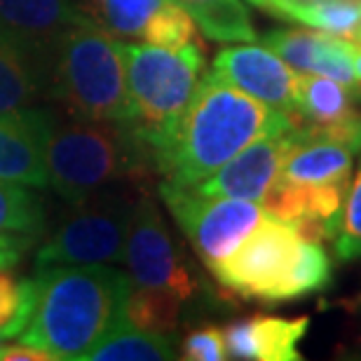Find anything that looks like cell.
Returning a JSON list of instances; mask_svg holds the SVG:
<instances>
[{
  "label": "cell",
  "mask_w": 361,
  "mask_h": 361,
  "mask_svg": "<svg viewBox=\"0 0 361 361\" xmlns=\"http://www.w3.org/2000/svg\"><path fill=\"white\" fill-rule=\"evenodd\" d=\"M291 125L288 113L261 104L209 71L169 139L155 153L153 167L164 183L195 185L249 143Z\"/></svg>",
  "instance_id": "cell-1"
},
{
  "label": "cell",
  "mask_w": 361,
  "mask_h": 361,
  "mask_svg": "<svg viewBox=\"0 0 361 361\" xmlns=\"http://www.w3.org/2000/svg\"><path fill=\"white\" fill-rule=\"evenodd\" d=\"M38 298L28 326L19 334L59 359H87L90 352L125 324L132 279L101 263L52 265L35 274Z\"/></svg>",
  "instance_id": "cell-2"
},
{
  "label": "cell",
  "mask_w": 361,
  "mask_h": 361,
  "mask_svg": "<svg viewBox=\"0 0 361 361\" xmlns=\"http://www.w3.org/2000/svg\"><path fill=\"white\" fill-rule=\"evenodd\" d=\"M122 52L129 94V120L122 125L153 162L204 75V42L195 40L180 49L122 42Z\"/></svg>",
  "instance_id": "cell-3"
},
{
  "label": "cell",
  "mask_w": 361,
  "mask_h": 361,
  "mask_svg": "<svg viewBox=\"0 0 361 361\" xmlns=\"http://www.w3.org/2000/svg\"><path fill=\"white\" fill-rule=\"evenodd\" d=\"M49 97L78 120H129L127 71L122 42L92 19L73 26L49 56Z\"/></svg>",
  "instance_id": "cell-4"
},
{
  "label": "cell",
  "mask_w": 361,
  "mask_h": 361,
  "mask_svg": "<svg viewBox=\"0 0 361 361\" xmlns=\"http://www.w3.org/2000/svg\"><path fill=\"white\" fill-rule=\"evenodd\" d=\"M153 162L146 148L118 122L73 120L52 129L47 141V174L54 192L82 202L122 178H146Z\"/></svg>",
  "instance_id": "cell-5"
},
{
  "label": "cell",
  "mask_w": 361,
  "mask_h": 361,
  "mask_svg": "<svg viewBox=\"0 0 361 361\" xmlns=\"http://www.w3.org/2000/svg\"><path fill=\"white\" fill-rule=\"evenodd\" d=\"M71 207L35 254V268L125 261L134 202L122 195L97 192Z\"/></svg>",
  "instance_id": "cell-6"
},
{
  "label": "cell",
  "mask_w": 361,
  "mask_h": 361,
  "mask_svg": "<svg viewBox=\"0 0 361 361\" xmlns=\"http://www.w3.org/2000/svg\"><path fill=\"white\" fill-rule=\"evenodd\" d=\"M160 195L209 270L233 254L263 219V209L251 200L204 197L190 185H171L164 180Z\"/></svg>",
  "instance_id": "cell-7"
},
{
  "label": "cell",
  "mask_w": 361,
  "mask_h": 361,
  "mask_svg": "<svg viewBox=\"0 0 361 361\" xmlns=\"http://www.w3.org/2000/svg\"><path fill=\"white\" fill-rule=\"evenodd\" d=\"M300 237L291 223L265 216L240 247L212 270L228 291L247 300L277 302L279 288L295 261Z\"/></svg>",
  "instance_id": "cell-8"
},
{
  "label": "cell",
  "mask_w": 361,
  "mask_h": 361,
  "mask_svg": "<svg viewBox=\"0 0 361 361\" xmlns=\"http://www.w3.org/2000/svg\"><path fill=\"white\" fill-rule=\"evenodd\" d=\"M125 261L134 286L169 291L180 302L190 300L197 291V279L171 240L160 209L148 195H141L132 207Z\"/></svg>",
  "instance_id": "cell-9"
},
{
  "label": "cell",
  "mask_w": 361,
  "mask_h": 361,
  "mask_svg": "<svg viewBox=\"0 0 361 361\" xmlns=\"http://www.w3.org/2000/svg\"><path fill=\"white\" fill-rule=\"evenodd\" d=\"M293 120V118H291ZM298 141V127L277 129L249 143L233 160H228L214 174L190 185L197 195L204 197H235L261 202L268 188L279 176L281 162L293 143Z\"/></svg>",
  "instance_id": "cell-10"
},
{
  "label": "cell",
  "mask_w": 361,
  "mask_h": 361,
  "mask_svg": "<svg viewBox=\"0 0 361 361\" xmlns=\"http://www.w3.org/2000/svg\"><path fill=\"white\" fill-rule=\"evenodd\" d=\"M214 75L261 104L281 113H293L298 75L270 47L233 45L214 56Z\"/></svg>",
  "instance_id": "cell-11"
},
{
  "label": "cell",
  "mask_w": 361,
  "mask_h": 361,
  "mask_svg": "<svg viewBox=\"0 0 361 361\" xmlns=\"http://www.w3.org/2000/svg\"><path fill=\"white\" fill-rule=\"evenodd\" d=\"M87 19L71 0H0V38L47 63L63 35Z\"/></svg>",
  "instance_id": "cell-12"
},
{
  "label": "cell",
  "mask_w": 361,
  "mask_h": 361,
  "mask_svg": "<svg viewBox=\"0 0 361 361\" xmlns=\"http://www.w3.org/2000/svg\"><path fill=\"white\" fill-rule=\"evenodd\" d=\"M54 115L45 108H24L0 115V180L31 188L49 185L47 141Z\"/></svg>",
  "instance_id": "cell-13"
},
{
  "label": "cell",
  "mask_w": 361,
  "mask_h": 361,
  "mask_svg": "<svg viewBox=\"0 0 361 361\" xmlns=\"http://www.w3.org/2000/svg\"><path fill=\"white\" fill-rule=\"evenodd\" d=\"M263 45L270 47L293 71L319 73L348 87L361 90V80L352 66L350 40L305 28H272L263 35Z\"/></svg>",
  "instance_id": "cell-14"
},
{
  "label": "cell",
  "mask_w": 361,
  "mask_h": 361,
  "mask_svg": "<svg viewBox=\"0 0 361 361\" xmlns=\"http://www.w3.org/2000/svg\"><path fill=\"white\" fill-rule=\"evenodd\" d=\"M310 326L307 317L284 319L272 314H254L223 329L228 359L249 361H298V345Z\"/></svg>",
  "instance_id": "cell-15"
},
{
  "label": "cell",
  "mask_w": 361,
  "mask_h": 361,
  "mask_svg": "<svg viewBox=\"0 0 361 361\" xmlns=\"http://www.w3.org/2000/svg\"><path fill=\"white\" fill-rule=\"evenodd\" d=\"M361 90L326 75H298L295 80V106L288 113L307 134H329L361 111Z\"/></svg>",
  "instance_id": "cell-16"
},
{
  "label": "cell",
  "mask_w": 361,
  "mask_h": 361,
  "mask_svg": "<svg viewBox=\"0 0 361 361\" xmlns=\"http://www.w3.org/2000/svg\"><path fill=\"white\" fill-rule=\"evenodd\" d=\"M355 150L322 134H307L298 127V141L281 162L279 176L293 183H350Z\"/></svg>",
  "instance_id": "cell-17"
},
{
  "label": "cell",
  "mask_w": 361,
  "mask_h": 361,
  "mask_svg": "<svg viewBox=\"0 0 361 361\" xmlns=\"http://www.w3.org/2000/svg\"><path fill=\"white\" fill-rule=\"evenodd\" d=\"M49 94V63L0 38V115L33 108Z\"/></svg>",
  "instance_id": "cell-18"
},
{
  "label": "cell",
  "mask_w": 361,
  "mask_h": 361,
  "mask_svg": "<svg viewBox=\"0 0 361 361\" xmlns=\"http://www.w3.org/2000/svg\"><path fill=\"white\" fill-rule=\"evenodd\" d=\"M176 357L174 334H153L125 322L90 352L87 361H169Z\"/></svg>",
  "instance_id": "cell-19"
},
{
  "label": "cell",
  "mask_w": 361,
  "mask_h": 361,
  "mask_svg": "<svg viewBox=\"0 0 361 361\" xmlns=\"http://www.w3.org/2000/svg\"><path fill=\"white\" fill-rule=\"evenodd\" d=\"M195 19L200 31L219 42H251L256 28L242 0H176Z\"/></svg>",
  "instance_id": "cell-20"
},
{
  "label": "cell",
  "mask_w": 361,
  "mask_h": 361,
  "mask_svg": "<svg viewBox=\"0 0 361 361\" xmlns=\"http://www.w3.org/2000/svg\"><path fill=\"white\" fill-rule=\"evenodd\" d=\"M164 0H80V10L106 33L141 38L143 26Z\"/></svg>",
  "instance_id": "cell-21"
},
{
  "label": "cell",
  "mask_w": 361,
  "mask_h": 361,
  "mask_svg": "<svg viewBox=\"0 0 361 361\" xmlns=\"http://www.w3.org/2000/svg\"><path fill=\"white\" fill-rule=\"evenodd\" d=\"M331 279H334V268H331V258L326 256V251L317 242L302 240L291 270H288L284 284L279 288L277 302L322 293L331 284Z\"/></svg>",
  "instance_id": "cell-22"
},
{
  "label": "cell",
  "mask_w": 361,
  "mask_h": 361,
  "mask_svg": "<svg viewBox=\"0 0 361 361\" xmlns=\"http://www.w3.org/2000/svg\"><path fill=\"white\" fill-rule=\"evenodd\" d=\"M180 314V300L160 288H129L125 302V319L136 329L153 334H174Z\"/></svg>",
  "instance_id": "cell-23"
},
{
  "label": "cell",
  "mask_w": 361,
  "mask_h": 361,
  "mask_svg": "<svg viewBox=\"0 0 361 361\" xmlns=\"http://www.w3.org/2000/svg\"><path fill=\"white\" fill-rule=\"evenodd\" d=\"M45 230V202L31 185L0 180V233L40 235Z\"/></svg>",
  "instance_id": "cell-24"
},
{
  "label": "cell",
  "mask_w": 361,
  "mask_h": 361,
  "mask_svg": "<svg viewBox=\"0 0 361 361\" xmlns=\"http://www.w3.org/2000/svg\"><path fill=\"white\" fill-rule=\"evenodd\" d=\"M291 21H300L322 33L357 42L361 31V0H317L293 12Z\"/></svg>",
  "instance_id": "cell-25"
},
{
  "label": "cell",
  "mask_w": 361,
  "mask_h": 361,
  "mask_svg": "<svg viewBox=\"0 0 361 361\" xmlns=\"http://www.w3.org/2000/svg\"><path fill=\"white\" fill-rule=\"evenodd\" d=\"M195 19L176 0H164L157 10L150 14V19L143 26L141 38H146L148 45L164 49H180L190 42L200 40Z\"/></svg>",
  "instance_id": "cell-26"
},
{
  "label": "cell",
  "mask_w": 361,
  "mask_h": 361,
  "mask_svg": "<svg viewBox=\"0 0 361 361\" xmlns=\"http://www.w3.org/2000/svg\"><path fill=\"white\" fill-rule=\"evenodd\" d=\"M35 298H38L35 277L17 281L7 270H0V336L19 338L31 322Z\"/></svg>",
  "instance_id": "cell-27"
},
{
  "label": "cell",
  "mask_w": 361,
  "mask_h": 361,
  "mask_svg": "<svg viewBox=\"0 0 361 361\" xmlns=\"http://www.w3.org/2000/svg\"><path fill=\"white\" fill-rule=\"evenodd\" d=\"M331 242L336 244V254L341 261L350 263L361 258V164L355 180L345 192L341 216L336 223V235Z\"/></svg>",
  "instance_id": "cell-28"
},
{
  "label": "cell",
  "mask_w": 361,
  "mask_h": 361,
  "mask_svg": "<svg viewBox=\"0 0 361 361\" xmlns=\"http://www.w3.org/2000/svg\"><path fill=\"white\" fill-rule=\"evenodd\" d=\"M180 359L188 361H223L228 359L223 329L219 326H202L190 331L180 343Z\"/></svg>",
  "instance_id": "cell-29"
},
{
  "label": "cell",
  "mask_w": 361,
  "mask_h": 361,
  "mask_svg": "<svg viewBox=\"0 0 361 361\" xmlns=\"http://www.w3.org/2000/svg\"><path fill=\"white\" fill-rule=\"evenodd\" d=\"M38 235L28 233H0V270L14 268L28 254L33 240Z\"/></svg>",
  "instance_id": "cell-30"
},
{
  "label": "cell",
  "mask_w": 361,
  "mask_h": 361,
  "mask_svg": "<svg viewBox=\"0 0 361 361\" xmlns=\"http://www.w3.org/2000/svg\"><path fill=\"white\" fill-rule=\"evenodd\" d=\"M0 361H54L49 352L33 348V345H3Z\"/></svg>",
  "instance_id": "cell-31"
},
{
  "label": "cell",
  "mask_w": 361,
  "mask_h": 361,
  "mask_svg": "<svg viewBox=\"0 0 361 361\" xmlns=\"http://www.w3.org/2000/svg\"><path fill=\"white\" fill-rule=\"evenodd\" d=\"M312 3H317V0H277V3H274V10H272V17L291 21L293 12H298L300 7H307Z\"/></svg>",
  "instance_id": "cell-32"
},
{
  "label": "cell",
  "mask_w": 361,
  "mask_h": 361,
  "mask_svg": "<svg viewBox=\"0 0 361 361\" xmlns=\"http://www.w3.org/2000/svg\"><path fill=\"white\" fill-rule=\"evenodd\" d=\"M350 56H352V66H355V73L361 80V45H359V42H350Z\"/></svg>",
  "instance_id": "cell-33"
},
{
  "label": "cell",
  "mask_w": 361,
  "mask_h": 361,
  "mask_svg": "<svg viewBox=\"0 0 361 361\" xmlns=\"http://www.w3.org/2000/svg\"><path fill=\"white\" fill-rule=\"evenodd\" d=\"M249 3L254 5V7H258V10H263V12L272 14V10H274V3H277V0H249Z\"/></svg>",
  "instance_id": "cell-34"
},
{
  "label": "cell",
  "mask_w": 361,
  "mask_h": 361,
  "mask_svg": "<svg viewBox=\"0 0 361 361\" xmlns=\"http://www.w3.org/2000/svg\"><path fill=\"white\" fill-rule=\"evenodd\" d=\"M3 341H5V338H3V336H0V350H3V345H5Z\"/></svg>",
  "instance_id": "cell-35"
},
{
  "label": "cell",
  "mask_w": 361,
  "mask_h": 361,
  "mask_svg": "<svg viewBox=\"0 0 361 361\" xmlns=\"http://www.w3.org/2000/svg\"><path fill=\"white\" fill-rule=\"evenodd\" d=\"M357 42H359V45H361V31H359V38H357Z\"/></svg>",
  "instance_id": "cell-36"
}]
</instances>
